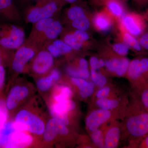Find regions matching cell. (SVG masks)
Wrapping results in <instances>:
<instances>
[{"label": "cell", "instance_id": "6da1fadb", "mask_svg": "<svg viewBox=\"0 0 148 148\" xmlns=\"http://www.w3.org/2000/svg\"><path fill=\"white\" fill-rule=\"evenodd\" d=\"M36 101V98H32L17 110L11 119L18 130L27 131L41 139L47 120L46 114Z\"/></svg>", "mask_w": 148, "mask_h": 148}, {"label": "cell", "instance_id": "7a4b0ae2", "mask_svg": "<svg viewBox=\"0 0 148 148\" xmlns=\"http://www.w3.org/2000/svg\"><path fill=\"white\" fill-rule=\"evenodd\" d=\"M34 87L30 83L14 81L9 89L5 99L6 108L10 119L16 111L33 97Z\"/></svg>", "mask_w": 148, "mask_h": 148}, {"label": "cell", "instance_id": "3957f363", "mask_svg": "<svg viewBox=\"0 0 148 148\" xmlns=\"http://www.w3.org/2000/svg\"><path fill=\"white\" fill-rule=\"evenodd\" d=\"M38 50L36 47L27 41L16 49L9 66L12 75L8 84L7 92L15 81L16 76L29 70V63L35 57Z\"/></svg>", "mask_w": 148, "mask_h": 148}, {"label": "cell", "instance_id": "277c9868", "mask_svg": "<svg viewBox=\"0 0 148 148\" xmlns=\"http://www.w3.org/2000/svg\"><path fill=\"white\" fill-rule=\"evenodd\" d=\"M65 3L63 0H38L35 5L27 10L26 21L34 24L41 19L53 17Z\"/></svg>", "mask_w": 148, "mask_h": 148}, {"label": "cell", "instance_id": "5b68a950", "mask_svg": "<svg viewBox=\"0 0 148 148\" xmlns=\"http://www.w3.org/2000/svg\"><path fill=\"white\" fill-rule=\"evenodd\" d=\"M25 42V32L21 27L9 23H0V46L10 50H16Z\"/></svg>", "mask_w": 148, "mask_h": 148}, {"label": "cell", "instance_id": "8992f818", "mask_svg": "<svg viewBox=\"0 0 148 148\" xmlns=\"http://www.w3.org/2000/svg\"><path fill=\"white\" fill-rule=\"evenodd\" d=\"M67 125L55 118L48 120L42 137V143L46 145H56L62 136H66L69 133Z\"/></svg>", "mask_w": 148, "mask_h": 148}, {"label": "cell", "instance_id": "52a82bcc", "mask_svg": "<svg viewBox=\"0 0 148 148\" xmlns=\"http://www.w3.org/2000/svg\"><path fill=\"white\" fill-rule=\"evenodd\" d=\"M54 59L52 55L47 49L38 51L31 61L29 69L32 74L36 77L45 75L52 70Z\"/></svg>", "mask_w": 148, "mask_h": 148}, {"label": "cell", "instance_id": "ba28073f", "mask_svg": "<svg viewBox=\"0 0 148 148\" xmlns=\"http://www.w3.org/2000/svg\"><path fill=\"white\" fill-rule=\"evenodd\" d=\"M126 127L133 137H145L148 134V112H140L130 118L126 123Z\"/></svg>", "mask_w": 148, "mask_h": 148}, {"label": "cell", "instance_id": "9c48e42d", "mask_svg": "<svg viewBox=\"0 0 148 148\" xmlns=\"http://www.w3.org/2000/svg\"><path fill=\"white\" fill-rule=\"evenodd\" d=\"M47 104L51 117L59 120L67 126L69 125V114L76 108L75 103L73 101L69 99L58 103L47 102Z\"/></svg>", "mask_w": 148, "mask_h": 148}, {"label": "cell", "instance_id": "30bf717a", "mask_svg": "<svg viewBox=\"0 0 148 148\" xmlns=\"http://www.w3.org/2000/svg\"><path fill=\"white\" fill-rule=\"evenodd\" d=\"M30 132L16 130L10 135L4 148H27L36 143V138Z\"/></svg>", "mask_w": 148, "mask_h": 148}, {"label": "cell", "instance_id": "8fae6325", "mask_svg": "<svg viewBox=\"0 0 148 148\" xmlns=\"http://www.w3.org/2000/svg\"><path fill=\"white\" fill-rule=\"evenodd\" d=\"M63 26L60 21L55 20L45 32L38 36L34 40L27 41L38 48L43 45H45L48 43L56 39L63 32Z\"/></svg>", "mask_w": 148, "mask_h": 148}, {"label": "cell", "instance_id": "7c38bea8", "mask_svg": "<svg viewBox=\"0 0 148 148\" xmlns=\"http://www.w3.org/2000/svg\"><path fill=\"white\" fill-rule=\"evenodd\" d=\"M61 78V73L57 69H52L49 73L37 79V89L42 94H46L58 82Z\"/></svg>", "mask_w": 148, "mask_h": 148}, {"label": "cell", "instance_id": "4fadbf2b", "mask_svg": "<svg viewBox=\"0 0 148 148\" xmlns=\"http://www.w3.org/2000/svg\"><path fill=\"white\" fill-rule=\"evenodd\" d=\"M130 77L133 80H140L148 75V58L135 59L130 63L128 70Z\"/></svg>", "mask_w": 148, "mask_h": 148}, {"label": "cell", "instance_id": "5bb4252c", "mask_svg": "<svg viewBox=\"0 0 148 148\" xmlns=\"http://www.w3.org/2000/svg\"><path fill=\"white\" fill-rule=\"evenodd\" d=\"M111 116L110 112L108 110L101 109L93 111L86 118V127L91 131L98 129L101 125L110 119Z\"/></svg>", "mask_w": 148, "mask_h": 148}, {"label": "cell", "instance_id": "9a60e30c", "mask_svg": "<svg viewBox=\"0 0 148 148\" xmlns=\"http://www.w3.org/2000/svg\"><path fill=\"white\" fill-rule=\"evenodd\" d=\"M87 32L77 30L73 33L67 34L64 36V40L72 49L79 50L82 47L84 43L89 39Z\"/></svg>", "mask_w": 148, "mask_h": 148}, {"label": "cell", "instance_id": "2e32d148", "mask_svg": "<svg viewBox=\"0 0 148 148\" xmlns=\"http://www.w3.org/2000/svg\"><path fill=\"white\" fill-rule=\"evenodd\" d=\"M73 92L71 88L62 84H56L52 88L49 94L47 102H63L70 99Z\"/></svg>", "mask_w": 148, "mask_h": 148}, {"label": "cell", "instance_id": "e0dca14e", "mask_svg": "<svg viewBox=\"0 0 148 148\" xmlns=\"http://www.w3.org/2000/svg\"><path fill=\"white\" fill-rule=\"evenodd\" d=\"M123 23L129 34L134 36H140L143 33L144 24L140 16L127 15L123 18Z\"/></svg>", "mask_w": 148, "mask_h": 148}, {"label": "cell", "instance_id": "ac0fdd59", "mask_svg": "<svg viewBox=\"0 0 148 148\" xmlns=\"http://www.w3.org/2000/svg\"><path fill=\"white\" fill-rule=\"evenodd\" d=\"M0 16L10 21L19 20V14L13 0H0Z\"/></svg>", "mask_w": 148, "mask_h": 148}, {"label": "cell", "instance_id": "d6986e66", "mask_svg": "<svg viewBox=\"0 0 148 148\" xmlns=\"http://www.w3.org/2000/svg\"><path fill=\"white\" fill-rule=\"evenodd\" d=\"M130 62L127 58H114L106 61V65L110 71L114 72L118 75L121 76L128 70Z\"/></svg>", "mask_w": 148, "mask_h": 148}, {"label": "cell", "instance_id": "ffe728a7", "mask_svg": "<svg viewBox=\"0 0 148 148\" xmlns=\"http://www.w3.org/2000/svg\"><path fill=\"white\" fill-rule=\"evenodd\" d=\"M71 81L78 88L81 97L86 98L92 95L94 88L93 83L81 78L72 77Z\"/></svg>", "mask_w": 148, "mask_h": 148}, {"label": "cell", "instance_id": "44dd1931", "mask_svg": "<svg viewBox=\"0 0 148 148\" xmlns=\"http://www.w3.org/2000/svg\"><path fill=\"white\" fill-rule=\"evenodd\" d=\"M54 20L55 19L53 17L44 18L34 24V27L27 41L31 42L34 40L38 36L45 32Z\"/></svg>", "mask_w": 148, "mask_h": 148}, {"label": "cell", "instance_id": "7402d4cb", "mask_svg": "<svg viewBox=\"0 0 148 148\" xmlns=\"http://www.w3.org/2000/svg\"><path fill=\"white\" fill-rule=\"evenodd\" d=\"M120 138V130L114 127L109 129L105 139V147L107 148H116L118 145Z\"/></svg>", "mask_w": 148, "mask_h": 148}, {"label": "cell", "instance_id": "603a6c76", "mask_svg": "<svg viewBox=\"0 0 148 148\" xmlns=\"http://www.w3.org/2000/svg\"><path fill=\"white\" fill-rule=\"evenodd\" d=\"M14 53V50L7 49L0 46V65L9 67Z\"/></svg>", "mask_w": 148, "mask_h": 148}, {"label": "cell", "instance_id": "cb8c5ba5", "mask_svg": "<svg viewBox=\"0 0 148 148\" xmlns=\"http://www.w3.org/2000/svg\"><path fill=\"white\" fill-rule=\"evenodd\" d=\"M106 2L109 10L113 14L118 17L123 16V8L118 0H107Z\"/></svg>", "mask_w": 148, "mask_h": 148}, {"label": "cell", "instance_id": "d4e9b609", "mask_svg": "<svg viewBox=\"0 0 148 148\" xmlns=\"http://www.w3.org/2000/svg\"><path fill=\"white\" fill-rule=\"evenodd\" d=\"M86 15L84 10L80 6H72L67 12V16L71 21H73Z\"/></svg>", "mask_w": 148, "mask_h": 148}, {"label": "cell", "instance_id": "484cf974", "mask_svg": "<svg viewBox=\"0 0 148 148\" xmlns=\"http://www.w3.org/2000/svg\"><path fill=\"white\" fill-rule=\"evenodd\" d=\"M71 24L75 29L82 31H86L90 26V21L86 15L72 21Z\"/></svg>", "mask_w": 148, "mask_h": 148}, {"label": "cell", "instance_id": "4316f807", "mask_svg": "<svg viewBox=\"0 0 148 148\" xmlns=\"http://www.w3.org/2000/svg\"><path fill=\"white\" fill-rule=\"evenodd\" d=\"M96 103L101 109L108 110L116 108L119 103L116 100H110L106 98L98 99Z\"/></svg>", "mask_w": 148, "mask_h": 148}, {"label": "cell", "instance_id": "83f0119b", "mask_svg": "<svg viewBox=\"0 0 148 148\" xmlns=\"http://www.w3.org/2000/svg\"><path fill=\"white\" fill-rule=\"evenodd\" d=\"M95 23L96 27L103 31L108 30L111 26L110 22L108 18L102 14H99L95 17Z\"/></svg>", "mask_w": 148, "mask_h": 148}, {"label": "cell", "instance_id": "f1b7e54d", "mask_svg": "<svg viewBox=\"0 0 148 148\" xmlns=\"http://www.w3.org/2000/svg\"><path fill=\"white\" fill-rule=\"evenodd\" d=\"M125 42L128 47L132 48L137 51H141L142 47L140 45V42L134 36L130 34L129 33H126L124 36Z\"/></svg>", "mask_w": 148, "mask_h": 148}, {"label": "cell", "instance_id": "f546056e", "mask_svg": "<svg viewBox=\"0 0 148 148\" xmlns=\"http://www.w3.org/2000/svg\"><path fill=\"white\" fill-rule=\"evenodd\" d=\"M51 42L57 47L62 55L70 53L73 50L72 48L63 40L55 39Z\"/></svg>", "mask_w": 148, "mask_h": 148}, {"label": "cell", "instance_id": "4dcf8cb0", "mask_svg": "<svg viewBox=\"0 0 148 148\" xmlns=\"http://www.w3.org/2000/svg\"><path fill=\"white\" fill-rule=\"evenodd\" d=\"M5 67L0 65V99H3L4 91L5 85L6 73Z\"/></svg>", "mask_w": 148, "mask_h": 148}, {"label": "cell", "instance_id": "1f68e13d", "mask_svg": "<svg viewBox=\"0 0 148 148\" xmlns=\"http://www.w3.org/2000/svg\"><path fill=\"white\" fill-rule=\"evenodd\" d=\"M91 138L95 145L100 147L103 146V138L102 132L98 129L92 131Z\"/></svg>", "mask_w": 148, "mask_h": 148}, {"label": "cell", "instance_id": "d6a6232c", "mask_svg": "<svg viewBox=\"0 0 148 148\" xmlns=\"http://www.w3.org/2000/svg\"><path fill=\"white\" fill-rule=\"evenodd\" d=\"M115 51L121 56L127 55L129 51V47L126 44L119 43L115 44L113 47Z\"/></svg>", "mask_w": 148, "mask_h": 148}, {"label": "cell", "instance_id": "836d02e7", "mask_svg": "<svg viewBox=\"0 0 148 148\" xmlns=\"http://www.w3.org/2000/svg\"><path fill=\"white\" fill-rule=\"evenodd\" d=\"M144 88L141 92V102L144 108L147 110L148 112V86Z\"/></svg>", "mask_w": 148, "mask_h": 148}, {"label": "cell", "instance_id": "e575fe53", "mask_svg": "<svg viewBox=\"0 0 148 148\" xmlns=\"http://www.w3.org/2000/svg\"><path fill=\"white\" fill-rule=\"evenodd\" d=\"M107 82V79L106 77L101 73H98L97 78L95 83L100 87H103Z\"/></svg>", "mask_w": 148, "mask_h": 148}, {"label": "cell", "instance_id": "d590c367", "mask_svg": "<svg viewBox=\"0 0 148 148\" xmlns=\"http://www.w3.org/2000/svg\"><path fill=\"white\" fill-rule=\"evenodd\" d=\"M139 41L142 48L148 50V32L142 35Z\"/></svg>", "mask_w": 148, "mask_h": 148}, {"label": "cell", "instance_id": "8d00e7d4", "mask_svg": "<svg viewBox=\"0 0 148 148\" xmlns=\"http://www.w3.org/2000/svg\"><path fill=\"white\" fill-rule=\"evenodd\" d=\"M110 89L108 87L103 88L97 92L96 97L98 99L105 98V97L108 96L109 93H110Z\"/></svg>", "mask_w": 148, "mask_h": 148}, {"label": "cell", "instance_id": "74e56055", "mask_svg": "<svg viewBox=\"0 0 148 148\" xmlns=\"http://www.w3.org/2000/svg\"><path fill=\"white\" fill-rule=\"evenodd\" d=\"M98 62L99 60L96 57H91L90 60V65L91 67V70L96 71L98 68Z\"/></svg>", "mask_w": 148, "mask_h": 148}, {"label": "cell", "instance_id": "f35d334b", "mask_svg": "<svg viewBox=\"0 0 148 148\" xmlns=\"http://www.w3.org/2000/svg\"><path fill=\"white\" fill-rule=\"evenodd\" d=\"M79 67L82 69H88V63L87 61L84 58H80L79 61Z\"/></svg>", "mask_w": 148, "mask_h": 148}, {"label": "cell", "instance_id": "ab89813d", "mask_svg": "<svg viewBox=\"0 0 148 148\" xmlns=\"http://www.w3.org/2000/svg\"><path fill=\"white\" fill-rule=\"evenodd\" d=\"M138 5L143 6L148 3V0H134Z\"/></svg>", "mask_w": 148, "mask_h": 148}, {"label": "cell", "instance_id": "60d3db41", "mask_svg": "<svg viewBox=\"0 0 148 148\" xmlns=\"http://www.w3.org/2000/svg\"><path fill=\"white\" fill-rule=\"evenodd\" d=\"M145 137V139L142 143V147L148 148V134Z\"/></svg>", "mask_w": 148, "mask_h": 148}, {"label": "cell", "instance_id": "b9f144b4", "mask_svg": "<svg viewBox=\"0 0 148 148\" xmlns=\"http://www.w3.org/2000/svg\"><path fill=\"white\" fill-rule=\"evenodd\" d=\"M106 65V63H105L104 61L102 59H100L99 60V62H98V68H102L103 66Z\"/></svg>", "mask_w": 148, "mask_h": 148}, {"label": "cell", "instance_id": "7bdbcfd3", "mask_svg": "<svg viewBox=\"0 0 148 148\" xmlns=\"http://www.w3.org/2000/svg\"><path fill=\"white\" fill-rule=\"evenodd\" d=\"M65 2L73 4L75 3L79 0H63Z\"/></svg>", "mask_w": 148, "mask_h": 148}, {"label": "cell", "instance_id": "ee69618b", "mask_svg": "<svg viewBox=\"0 0 148 148\" xmlns=\"http://www.w3.org/2000/svg\"><path fill=\"white\" fill-rule=\"evenodd\" d=\"M102 1H106L107 0H102Z\"/></svg>", "mask_w": 148, "mask_h": 148}, {"label": "cell", "instance_id": "f6af8a7d", "mask_svg": "<svg viewBox=\"0 0 148 148\" xmlns=\"http://www.w3.org/2000/svg\"><path fill=\"white\" fill-rule=\"evenodd\" d=\"M37 1H38V0H37Z\"/></svg>", "mask_w": 148, "mask_h": 148}]
</instances>
